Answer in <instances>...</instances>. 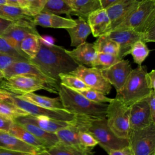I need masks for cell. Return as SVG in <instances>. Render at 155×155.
Listing matches in <instances>:
<instances>
[{"label":"cell","instance_id":"obj_15","mask_svg":"<svg viewBox=\"0 0 155 155\" xmlns=\"http://www.w3.org/2000/svg\"><path fill=\"white\" fill-rule=\"evenodd\" d=\"M138 0H121L106 8L110 19V25L105 33L113 30L120 25L134 10Z\"/></svg>","mask_w":155,"mask_h":155},{"label":"cell","instance_id":"obj_55","mask_svg":"<svg viewBox=\"0 0 155 155\" xmlns=\"http://www.w3.org/2000/svg\"><path fill=\"white\" fill-rule=\"evenodd\" d=\"M87 155H91V154H87Z\"/></svg>","mask_w":155,"mask_h":155},{"label":"cell","instance_id":"obj_48","mask_svg":"<svg viewBox=\"0 0 155 155\" xmlns=\"http://www.w3.org/2000/svg\"><path fill=\"white\" fill-rule=\"evenodd\" d=\"M13 22L8 21L7 19H3L0 17V36L4 33L5 30Z\"/></svg>","mask_w":155,"mask_h":155},{"label":"cell","instance_id":"obj_50","mask_svg":"<svg viewBox=\"0 0 155 155\" xmlns=\"http://www.w3.org/2000/svg\"><path fill=\"white\" fill-rule=\"evenodd\" d=\"M121 0H100L101 7L102 8L106 9L110 6L119 2Z\"/></svg>","mask_w":155,"mask_h":155},{"label":"cell","instance_id":"obj_2","mask_svg":"<svg viewBox=\"0 0 155 155\" xmlns=\"http://www.w3.org/2000/svg\"><path fill=\"white\" fill-rule=\"evenodd\" d=\"M59 97L63 108L76 115L90 119H105L108 104L96 103L89 101L83 95L60 84Z\"/></svg>","mask_w":155,"mask_h":155},{"label":"cell","instance_id":"obj_19","mask_svg":"<svg viewBox=\"0 0 155 155\" xmlns=\"http://www.w3.org/2000/svg\"><path fill=\"white\" fill-rule=\"evenodd\" d=\"M33 23L35 26L65 29L73 27L76 25L74 19L45 13H40L33 16Z\"/></svg>","mask_w":155,"mask_h":155},{"label":"cell","instance_id":"obj_26","mask_svg":"<svg viewBox=\"0 0 155 155\" xmlns=\"http://www.w3.org/2000/svg\"><path fill=\"white\" fill-rule=\"evenodd\" d=\"M18 97L32 103L36 105L50 109H64L59 97H49L39 95L34 93H27L22 95H17Z\"/></svg>","mask_w":155,"mask_h":155},{"label":"cell","instance_id":"obj_6","mask_svg":"<svg viewBox=\"0 0 155 155\" xmlns=\"http://www.w3.org/2000/svg\"><path fill=\"white\" fill-rule=\"evenodd\" d=\"M2 88L16 95H22L44 90L58 94V91L41 79L30 75H15L4 79Z\"/></svg>","mask_w":155,"mask_h":155},{"label":"cell","instance_id":"obj_25","mask_svg":"<svg viewBox=\"0 0 155 155\" xmlns=\"http://www.w3.org/2000/svg\"><path fill=\"white\" fill-rule=\"evenodd\" d=\"M70 6L72 9L71 15L81 17L86 21L91 13L102 8L100 0H72Z\"/></svg>","mask_w":155,"mask_h":155},{"label":"cell","instance_id":"obj_39","mask_svg":"<svg viewBox=\"0 0 155 155\" xmlns=\"http://www.w3.org/2000/svg\"><path fill=\"white\" fill-rule=\"evenodd\" d=\"M0 53L19 58L24 61H30V59L25 54L12 47L7 41L1 36H0Z\"/></svg>","mask_w":155,"mask_h":155},{"label":"cell","instance_id":"obj_28","mask_svg":"<svg viewBox=\"0 0 155 155\" xmlns=\"http://www.w3.org/2000/svg\"><path fill=\"white\" fill-rule=\"evenodd\" d=\"M36 155H87L91 154V150H83L61 142L44 149Z\"/></svg>","mask_w":155,"mask_h":155},{"label":"cell","instance_id":"obj_13","mask_svg":"<svg viewBox=\"0 0 155 155\" xmlns=\"http://www.w3.org/2000/svg\"><path fill=\"white\" fill-rule=\"evenodd\" d=\"M104 78L118 92L124 85L133 70L128 60L122 59L116 64L104 69H99Z\"/></svg>","mask_w":155,"mask_h":155},{"label":"cell","instance_id":"obj_21","mask_svg":"<svg viewBox=\"0 0 155 155\" xmlns=\"http://www.w3.org/2000/svg\"><path fill=\"white\" fill-rule=\"evenodd\" d=\"M67 53L79 65L91 67L96 56V51L93 44L85 42L72 50H66Z\"/></svg>","mask_w":155,"mask_h":155},{"label":"cell","instance_id":"obj_51","mask_svg":"<svg viewBox=\"0 0 155 155\" xmlns=\"http://www.w3.org/2000/svg\"><path fill=\"white\" fill-rule=\"evenodd\" d=\"M4 74L3 73V71H2L1 70H0V81H2L3 79H4Z\"/></svg>","mask_w":155,"mask_h":155},{"label":"cell","instance_id":"obj_10","mask_svg":"<svg viewBox=\"0 0 155 155\" xmlns=\"http://www.w3.org/2000/svg\"><path fill=\"white\" fill-rule=\"evenodd\" d=\"M3 73L5 79L15 75H30L35 76L59 92L60 82L46 75L36 65L30 61L15 62L3 71Z\"/></svg>","mask_w":155,"mask_h":155},{"label":"cell","instance_id":"obj_49","mask_svg":"<svg viewBox=\"0 0 155 155\" xmlns=\"http://www.w3.org/2000/svg\"><path fill=\"white\" fill-rule=\"evenodd\" d=\"M0 155H33L32 154H28L24 153L18 151H10L4 149H0Z\"/></svg>","mask_w":155,"mask_h":155},{"label":"cell","instance_id":"obj_43","mask_svg":"<svg viewBox=\"0 0 155 155\" xmlns=\"http://www.w3.org/2000/svg\"><path fill=\"white\" fill-rule=\"evenodd\" d=\"M145 100L148 104L151 119L153 121H155V91L154 90L151 91Z\"/></svg>","mask_w":155,"mask_h":155},{"label":"cell","instance_id":"obj_1","mask_svg":"<svg viewBox=\"0 0 155 155\" xmlns=\"http://www.w3.org/2000/svg\"><path fill=\"white\" fill-rule=\"evenodd\" d=\"M30 62L46 75L59 82L60 74H69L79 65L67 53L66 49L54 44L47 43L41 37L39 38V51Z\"/></svg>","mask_w":155,"mask_h":155},{"label":"cell","instance_id":"obj_45","mask_svg":"<svg viewBox=\"0 0 155 155\" xmlns=\"http://www.w3.org/2000/svg\"><path fill=\"white\" fill-rule=\"evenodd\" d=\"M145 80L148 87L151 90L155 89V70H152L150 72L147 73Z\"/></svg>","mask_w":155,"mask_h":155},{"label":"cell","instance_id":"obj_52","mask_svg":"<svg viewBox=\"0 0 155 155\" xmlns=\"http://www.w3.org/2000/svg\"><path fill=\"white\" fill-rule=\"evenodd\" d=\"M0 4H2V5L7 4V1L5 0H0Z\"/></svg>","mask_w":155,"mask_h":155},{"label":"cell","instance_id":"obj_11","mask_svg":"<svg viewBox=\"0 0 155 155\" xmlns=\"http://www.w3.org/2000/svg\"><path fill=\"white\" fill-rule=\"evenodd\" d=\"M69 74L79 78L90 88L99 91L105 95L108 94L111 90V85L104 78L99 68L78 65Z\"/></svg>","mask_w":155,"mask_h":155},{"label":"cell","instance_id":"obj_33","mask_svg":"<svg viewBox=\"0 0 155 155\" xmlns=\"http://www.w3.org/2000/svg\"><path fill=\"white\" fill-rule=\"evenodd\" d=\"M35 35L30 34L27 36L20 44V50L30 59H33L39 49V38Z\"/></svg>","mask_w":155,"mask_h":155},{"label":"cell","instance_id":"obj_37","mask_svg":"<svg viewBox=\"0 0 155 155\" xmlns=\"http://www.w3.org/2000/svg\"><path fill=\"white\" fill-rule=\"evenodd\" d=\"M78 93L83 95L85 97L90 101L96 103H110L113 98L108 97L106 95L102 93L101 92L89 88L84 90L78 91Z\"/></svg>","mask_w":155,"mask_h":155},{"label":"cell","instance_id":"obj_16","mask_svg":"<svg viewBox=\"0 0 155 155\" xmlns=\"http://www.w3.org/2000/svg\"><path fill=\"white\" fill-rule=\"evenodd\" d=\"M30 34L35 35L38 36H41L38 32L35 25L13 23L5 30L1 35V37L5 39L12 47L24 53L20 50V44Z\"/></svg>","mask_w":155,"mask_h":155},{"label":"cell","instance_id":"obj_23","mask_svg":"<svg viewBox=\"0 0 155 155\" xmlns=\"http://www.w3.org/2000/svg\"><path fill=\"white\" fill-rule=\"evenodd\" d=\"M0 17L13 23L35 25L33 16L28 15L21 8L8 4H0Z\"/></svg>","mask_w":155,"mask_h":155},{"label":"cell","instance_id":"obj_7","mask_svg":"<svg viewBox=\"0 0 155 155\" xmlns=\"http://www.w3.org/2000/svg\"><path fill=\"white\" fill-rule=\"evenodd\" d=\"M128 140L132 155H154L155 122L143 128L130 131Z\"/></svg>","mask_w":155,"mask_h":155},{"label":"cell","instance_id":"obj_46","mask_svg":"<svg viewBox=\"0 0 155 155\" xmlns=\"http://www.w3.org/2000/svg\"><path fill=\"white\" fill-rule=\"evenodd\" d=\"M5 1H7V4L8 5L21 8L28 15V12H27L28 6L24 0H5Z\"/></svg>","mask_w":155,"mask_h":155},{"label":"cell","instance_id":"obj_35","mask_svg":"<svg viewBox=\"0 0 155 155\" xmlns=\"http://www.w3.org/2000/svg\"><path fill=\"white\" fill-rule=\"evenodd\" d=\"M120 60L121 59L116 55L104 53H96L91 67L99 69H104L113 65Z\"/></svg>","mask_w":155,"mask_h":155},{"label":"cell","instance_id":"obj_14","mask_svg":"<svg viewBox=\"0 0 155 155\" xmlns=\"http://www.w3.org/2000/svg\"><path fill=\"white\" fill-rule=\"evenodd\" d=\"M105 34L118 44V57L121 59L130 54L131 48L136 42L142 41L140 33L129 28L115 29Z\"/></svg>","mask_w":155,"mask_h":155},{"label":"cell","instance_id":"obj_41","mask_svg":"<svg viewBox=\"0 0 155 155\" xmlns=\"http://www.w3.org/2000/svg\"><path fill=\"white\" fill-rule=\"evenodd\" d=\"M79 140L81 145L84 148L88 150H91V148L98 145V142L95 138L87 131H82L80 132Z\"/></svg>","mask_w":155,"mask_h":155},{"label":"cell","instance_id":"obj_44","mask_svg":"<svg viewBox=\"0 0 155 155\" xmlns=\"http://www.w3.org/2000/svg\"><path fill=\"white\" fill-rule=\"evenodd\" d=\"M14 120L0 116V131L4 132H8Z\"/></svg>","mask_w":155,"mask_h":155},{"label":"cell","instance_id":"obj_40","mask_svg":"<svg viewBox=\"0 0 155 155\" xmlns=\"http://www.w3.org/2000/svg\"><path fill=\"white\" fill-rule=\"evenodd\" d=\"M27 4V12L29 16H35L42 10L47 0H24Z\"/></svg>","mask_w":155,"mask_h":155},{"label":"cell","instance_id":"obj_42","mask_svg":"<svg viewBox=\"0 0 155 155\" xmlns=\"http://www.w3.org/2000/svg\"><path fill=\"white\" fill-rule=\"evenodd\" d=\"M17 61H24L19 58H17L8 54L0 53V70L2 71H4L12 63Z\"/></svg>","mask_w":155,"mask_h":155},{"label":"cell","instance_id":"obj_12","mask_svg":"<svg viewBox=\"0 0 155 155\" xmlns=\"http://www.w3.org/2000/svg\"><path fill=\"white\" fill-rule=\"evenodd\" d=\"M91 119L76 116L71 124L55 133L60 142L76 147L83 150H91L84 148L79 140V133L82 131H87L88 122Z\"/></svg>","mask_w":155,"mask_h":155},{"label":"cell","instance_id":"obj_31","mask_svg":"<svg viewBox=\"0 0 155 155\" xmlns=\"http://www.w3.org/2000/svg\"><path fill=\"white\" fill-rule=\"evenodd\" d=\"M93 44L96 53H104L118 56L119 52L118 44L108 38L107 35L104 34L97 37Z\"/></svg>","mask_w":155,"mask_h":155},{"label":"cell","instance_id":"obj_9","mask_svg":"<svg viewBox=\"0 0 155 155\" xmlns=\"http://www.w3.org/2000/svg\"><path fill=\"white\" fill-rule=\"evenodd\" d=\"M154 15L155 0L139 1L137 6L129 16L115 29L129 28L141 33L145 23Z\"/></svg>","mask_w":155,"mask_h":155},{"label":"cell","instance_id":"obj_47","mask_svg":"<svg viewBox=\"0 0 155 155\" xmlns=\"http://www.w3.org/2000/svg\"><path fill=\"white\" fill-rule=\"evenodd\" d=\"M108 155H132L131 151L129 147H127L122 149L111 150L108 153Z\"/></svg>","mask_w":155,"mask_h":155},{"label":"cell","instance_id":"obj_8","mask_svg":"<svg viewBox=\"0 0 155 155\" xmlns=\"http://www.w3.org/2000/svg\"><path fill=\"white\" fill-rule=\"evenodd\" d=\"M7 99L16 107L25 111L28 115L33 116H44L53 119L71 122L74 120L76 116L64 109L55 110L43 108L23 100L18 97L16 94L10 93Z\"/></svg>","mask_w":155,"mask_h":155},{"label":"cell","instance_id":"obj_29","mask_svg":"<svg viewBox=\"0 0 155 155\" xmlns=\"http://www.w3.org/2000/svg\"><path fill=\"white\" fill-rule=\"evenodd\" d=\"M8 133L22 141L39 149L41 151L46 148V146L41 141L24 129L19 124L16 123L15 120Z\"/></svg>","mask_w":155,"mask_h":155},{"label":"cell","instance_id":"obj_27","mask_svg":"<svg viewBox=\"0 0 155 155\" xmlns=\"http://www.w3.org/2000/svg\"><path fill=\"white\" fill-rule=\"evenodd\" d=\"M18 124L41 141L46 146V148L51 147L60 142L55 133L44 131L34 124L27 122H19Z\"/></svg>","mask_w":155,"mask_h":155},{"label":"cell","instance_id":"obj_5","mask_svg":"<svg viewBox=\"0 0 155 155\" xmlns=\"http://www.w3.org/2000/svg\"><path fill=\"white\" fill-rule=\"evenodd\" d=\"M130 107L113 98L108 104L106 120L108 127L117 137L128 139L130 133Z\"/></svg>","mask_w":155,"mask_h":155},{"label":"cell","instance_id":"obj_32","mask_svg":"<svg viewBox=\"0 0 155 155\" xmlns=\"http://www.w3.org/2000/svg\"><path fill=\"white\" fill-rule=\"evenodd\" d=\"M41 13L56 15L65 14L68 16V18H71L70 16L72 13V9L64 0H47Z\"/></svg>","mask_w":155,"mask_h":155},{"label":"cell","instance_id":"obj_38","mask_svg":"<svg viewBox=\"0 0 155 155\" xmlns=\"http://www.w3.org/2000/svg\"><path fill=\"white\" fill-rule=\"evenodd\" d=\"M142 41L154 42L155 41V15L152 16L144 25L142 31Z\"/></svg>","mask_w":155,"mask_h":155},{"label":"cell","instance_id":"obj_17","mask_svg":"<svg viewBox=\"0 0 155 155\" xmlns=\"http://www.w3.org/2000/svg\"><path fill=\"white\" fill-rule=\"evenodd\" d=\"M130 131L143 128L152 122L149 107L147 101L143 99L130 106Z\"/></svg>","mask_w":155,"mask_h":155},{"label":"cell","instance_id":"obj_54","mask_svg":"<svg viewBox=\"0 0 155 155\" xmlns=\"http://www.w3.org/2000/svg\"><path fill=\"white\" fill-rule=\"evenodd\" d=\"M3 81H4V79L2 80V81H0V88H2V85Z\"/></svg>","mask_w":155,"mask_h":155},{"label":"cell","instance_id":"obj_18","mask_svg":"<svg viewBox=\"0 0 155 155\" xmlns=\"http://www.w3.org/2000/svg\"><path fill=\"white\" fill-rule=\"evenodd\" d=\"M15 121L17 123L27 122L34 124L44 131L51 133H55L58 130L70 125L73 120L71 122H66L55 120L44 116H33L27 115L19 117L16 119Z\"/></svg>","mask_w":155,"mask_h":155},{"label":"cell","instance_id":"obj_53","mask_svg":"<svg viewBox=\"0 0 155 155\" xmlns=\"http://www.w3.org/2000/svg\"><path fill=\"white\" fill-rule=\"evenodd\" d=\"M65 2H67L69 5H70V3H71V1L72 0H64Z\"/></svg>","mask_w":155,"mask_h":155},{"label":"cell","instance_id":"obj_20","mask_svg":"<svg viewBox=\"0 0 155 155\" xmlns=\"http://www.w3.org/2000/svg\"><path fill=\"white\" fill-rule=\"evenodd\" d=\"M0 149L35 154L41 150L31 146L11 134L0 131Z\"/></svg>","mask_w":155,"mask_h":155},{"label":"cell","instance_id":"obj_3","mask_svg":"<svg viewBox=\"0 0 155 155\" xmlns=\"http://www.w3.org/2000/svg\"><path fill=\"white\" fill-rule=\"evenodd\" d=\"M145 66L138 65L133 69L122 88L116 93V99L130 107L132 104L145 99L153 90L150 89L146 82Z\"/></svg>","mask_w":155,"mask_h":155},{"label":"cell","instance_id":"obj_22","mask_svg":"<svg viewBox=\"0 0 155 155\" xmlns=\"http://www.w3.org/2000/svg\"><path fill=\"white\" fill-rule=\"evenodd\" d=\"M94 37H99L107 31L110 25V19L106 9L101 8L91 13L87 19Z\"/></svg>","mask_w":155,"mask_h":155},{"label":"cell","instance_id":"obj_24","mask_svg":"<svg viewBox=\"0 0 155 155\" xmlns=\"http://www.w3.org/2000/svg\"><path fill=\"white\" fill-rule=\"evenodd\" d=\"M76 25L66 29L71 39V46L78 47L86 42V39L91 33V28L86 20L81 17L74 19Z\"/></svg>","mask_w":155,"mask_h":155},{"label":"cell","instance_id":"obj_34","mask_svg":"<svg viewBox=\"0 0 155 155\" xmlns=\"http://www.w3.org/2000/svg\"><path fill=\"white\" fill-rule=\"evenodd\" d=\"M60 84L74 91H81L90 88L79 78L71 74L61 73L59 75Z\"/></svg>","mask_w":155,"mask_h":155},{"label":"cell","instance_id":"obj_36","mask_svg":"<svg viewBox=\"0 0 155 155\" xmlns=\"http://www.w3.org/2000/svg\"><path fill=\"white\" fill-rule=\"evenodd\" d=\"M150 50L146 44L142 41H138L131 47L130 54L132 55L134 63L138 65H142L143 62L148 56Z\"/></svg>","mask_w":155,"mask_h":155},{"label":"cell","instance_id":"obj_4","mask_svg":"<svg viewBox=\"0 0 155 155\" xmlns=\"http://www.w3.org/2000/svg\"><path fill=\"white\" fill-rule=\"evenodd\" d=\"M87 131L90 133L107 153L111 150L124 148L129 145L128 139L116 136L110 129L105 119H91Z\"/></svg>","mask_w":155,"mask_h":155},{"label":"cell","instance_id":"obj_30","mask_svg":"<svg viewBox=\"0 0 155 155\" xmlns=\"http://www.w3.org/2000/svg\"><path fill=\"white\" fill-rule=\"evenodd\" d=\"M10 93L0 98V116L15 120L19 117L28 115L27 113L16 107L7 99Z\"/></svg>","mask_w":155,"mask_h":155}]
</instances>
